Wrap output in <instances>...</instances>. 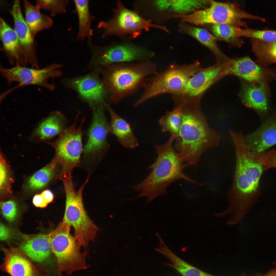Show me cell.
Wrapping results in <instances>:
<instances>
[{"instance_id":"cell-11","label":"cell","mask_w":276,"mask_h":276,"mask_svg":"<svg viewBox=\"0 0 276 276\" xmlns=\"http://www.w3.org/2000/svg\"><path fill=\"white\" fill-rule=\"evenodd\" d=\"M61 64L53 63L42 68L15 65L10 68L1 67L2 76L10 85L14 83L18 84L14 89L29 85H35L50 91L54 90L55 85L49 80L59 78L62 73L60 70Z\"/></svg>"},{"instance_id":"cell-39","label":"cell","mask_w":276,"mask_h":276,"mask_svg":"<svg viewBox=\"0 0 276 276\" xmlns=\"http://www.w3.org/2000/svg\"><path fill=\"white\" fill-rule=\"evenodd\" d=\"M0 239L2 241H5L9 239L10 236V229L3 223L0 225Z\"/></svg>"},{"instance_id":"cell-10","label":"cell","mask_w":276,"mask_h":276,"mask_svg":"<svg viewBox=\"0 0 276 276\" xmlns=\"http://www.w3.org/2000/svg\"><path fill=\"white\" fill-rule=\"evenodd\" d=\"M125 39L99 46L89 43L92 52L90 65L102 67L113 63L151 60L155 53L145 47Z\"/></svg>"},{"instance_id":"cell-34","label":"cell","mask_w":276,"mask_h":276,"mask_svg":"<svg viewBox=\"0 0 276 276\" xmlns=\"http://www.w3.org/2000/svg\"><path fill=\"white\" fill-rule=\"evenodd\" d=\"M68 0H38L36 1V6L40 9L48 11L52 16L66 12Z\"/></svg>"},{"instance_id":"cell-8","label":"cell","mask_w":276,"mask_h":276,"mask_svg":"<svg viewBox=\"0 0 276 276\" xmlns=\"http://www.w3.org/2000/svg\"><path fill=\"white\" fill-rule=\"evenodd\" d=\"M112 10V18L108 20L100 21L98 25V28L103 30L102 38L113 35L121 40H131L137 38L143 31L147 32L152 28L169 31L165 26L145 19L134 10L128 9L120 1H117L116 7Z\"/></svg>"},{"instance_id":"cell-24","label":"cell","mask_w":276,"mask_h":276,"mask_svg":"<svg viewBox=\"0 0 276 276\" xmlns=\"http://www.w3.org/2000/svg\"><path fill=\"white\" fill-rule=\"evenodd\" d=\"M25 13V21L34 39L37 34L52 26L53 22L48 16L41 14L40 9L32 5L27 0L23 1Z\"/></svg>"},{"instance_id":"cell-3","label":"cell","mask_w":276,"mask_h":276,"mask_svg":"<svg viewBox=\"0 0 276 276\" xmlns=\"http://www.w3.org/2000/svg\"><path fill=\"white\" fill-rule=\"evenodd\" d=\"M175 139V136L171 135L165 143L155 145L158 156L155 163L149 167L151 169V172L141 182L131 187L140 192L135 198L145 197L148 203L164 194L171 183L179 179L201 185L184 174L183 170L188 166L173 148L172 144Z\"/></svg>"},{"instance_id":"cell-17","label":"cell","mask_w":276,"mask_h":276,"mask_svg":"<svg viewBox=\"0 0 276 276\" xmlns=\"http://www.w3.org/2000/svg\"><path fill=\"white\" fill-rule=\"evenodd\" d=\"M67 120L61 112L55 111L43 119L30 135V141L35 143H49L67 127Z\"/></svg>"},{"instance_id":"cell-40","label":"cell","mask_w":276,"mask_h":276,"mask_svg":"<svg viewBox=\"0 0 276 276\" xmlns=\"http://www.w3.org/2000/svg\"><path fill=\"white\" fill-rule=\"evenodd\" d=\"M41 194L46 202L48 204L51 202L54 199L53 195L52 192L49 190H46L43 191Z\"/></svg>"},{"instance_id":"cell-4","label":"cell","mask_w":276,"mask_h":276,"mask_svg":"<svg viewBox=\"0 0 276 276\" xmlns=\"http://www.w3.org/2000/svg\"><path fill=\"white\" fill-rule=\"evenodd\" d=\"M98 70L110 102L115 104L143 88L148 77L157 73L156 65L151 60L113 63Z\"/></svg>"},{"instance_id":"cell-33","label":"cell","mask_w":276,"mask_h":276,"mask_svg":"<svg viewBox=\"0 0 276 276\" xmlns=\"http://www.w3.org/2000/svg\"><path fill=\"white\" fill-rule=\"evenodd\" d=\"M211 0H170V8L178 14H187L207 8Z\"/></svg>"},{"instance_id":"cell-32","label":"cell","mask_w":276,"mask_h":276,"mask_svg":"<svg viewBox=\"0 0 276 276\" xmlns=\"http://www.w3.org/2000/svg\"><path fill=\"white\" fill-rule=\"evenodd\" d=\"M182 120L181 107L174 108L173 110L167 111L158 121L162 132H168L175 138L178 135Z\"/></svg>"},{"instance_id":"cell-22","label":"cell","mask_w":276,"mask_h":276,"mask_svg":"<svg viewBox=\"0 0 276 276\" xmlns=\"http://www.w3.org/2000/svg\"><path fill=\"white\" fill-rule=\"evenodd\" d=\"M157 236L159 244L155 250L168 258L171 262V263H165L166 265L174 268L182 276H216L203 271L183 260L170 249L159 234Z\"/></svg>"},{"instance_id":"cell-9","label":"cell","mask_w":276,"mask_h":276,"mask_svg":"<svg viewBox=\"0 0 276 276\" xmlns=\"http://www.w3.org/2000/svg\"><path fill=\"white\" fill-rule=\"evenodd\" d=\"M176 18L181 22L198 26L207 24H226L240 27H247L244 19H249L265 22V19L252 14L241 9L235 3H222L211 0L207 8L192 13L176 15Z\"/></svg>"},{"instance_id":"cell-28","label":"cell","mask_w":276,"mask_h":276,"mask_svg":"<svg viewBox=\"0 0 276 276\" xmlns=\"http://www.w3.org/2000/svg\"><path fill=\"white\" fill-rule=\"evenodd\" d=\"M212 30L217 38L236 45L239 46L242 44L240 37H246V29H242L228 24L213 25Z\"/></svg>"},{"instance_id":"cell-30","label":"cell","mask_w":276,"mask_h":276,"mask_svg":"<svg viewBox=\"0 0 276 276\" xmlns=\"http://www.w3.org/2000/svg\"><path fill=\"white\" fill-rule=\"evenodd\" d=\"M252 50L262 63H276V42H266L251 39Z\"/></svg>"},{"instance_id":"cell-37","label":"cell","mask_w":276,"mask_h":276,"mask_svg":"<svg viewBox=\"0 0 276 276\" xmlns=\"http://www.w3.org/2000/svg\"><path fill=\"white\" fill-rule=\"evenodd\" d=\"M2 155H0V188L3 190L6 186L8 179V172L7 166Z\"/></svg>"},{"instance_id":"cell-38","label":"cell","mask_w":276,"mask_h":276,"mask_svg":"<svg viewBox=\"0 0 276 276\" xmlns=\"http://www.w3.org/2000/svg\"><path fill=\"white\" fill-rule=\"evenodd\" d=\"M33 203L34 205L38 208H45L48 204L45 201L41 194L35 195L33 199Z\"/></svg>"},{"instance_id":"cell-26","label":"cell","mask_w":276,"mask_h":276,"mask_svg":"<svg viewBox=\"0 0 276 276\" xmlns=\"http://www.w3.org/2000/svg\"><path fill=\"white\" fill-rule=\"evenodd\" d=\"M264 89L249 84L243 86L240 96L243 104L261 113L268 110V105Z\"/></svg>"},{"instance_id":"cell-5","label":"cell","mask_w":276,"mask_h":276,"mask_svg":"<svg viewBox=\"0 0 276 276\" xmlns=\"http://www.w3.org/2000/svg\"><path fill=\"white\" fill-rule=\"evenodd\" d=\"M65 189L66 206L63 220L70 226L73 227L74 237L79 245L86 248L90 241L96 237L99 229L89 217L84 208L82 199L87 180L79 190L74 189L71 173L62 178Z\"/></svg>"},{"instance_id":"cell-25","label":"cell","mask_w":276,"mask_h":276,"mask_svg":"<svg viewBox=\"0 0 276 276\" xmlns=\"http://www.w3.org/2000/svg\"><path fill=\"white\" fill-rule=\"evenodd\" d=\"M181 32L196 39L208 48L219 58L225 57L218 48L214 37L206 29L185 22H180L178 25Z\"/></svg>"},{"instance_id":"cell-19","label":"cell","mask_w":276,"mask_h":276,"mask_svg":"<svg viewBox=\"0 0 276 276\" xmlns=\"http://www.w3.org/2000/svg\"><path fill=\"white\" fill-rule=\"evenodd\" d=\"M246 145L252 151L257 153L265 150L276 144V112L258 129L243 136Z\"/></svg>"},{"instance_id":"cell-18","label":"cell","mask_w":276,"mask_h":276,"mask_svg":"<svg viewBox=\"0 0 276 276\" xmlns=\"http://www.w3.org/2000/svg\"><path fill=\"white\" fill-rule=\"evenodd\" d=\"M0 37L3 45L2 50L9 63L13 66H26L25 54L15 30L1 17Z\"/></svg>"},{"instance_id":"cell-31","label":"cell","mask_w":276,"mask_h":276,"mask_svg":"<svg viewBox=\"0 0 276 276\" xmlns=\"http://www.w3.org/2000/svg\"><path fill=\"white\" fill-rule=\"evenodd\" d=\"M53 162L38 170L29 179L27 187L30 190H35L44 187L54 176L56 162Z\"/></svg>"},{"instance_id":"cell-13","label":"cell","mask_w":276,"mask_h":276,"mask_svg":"<svg viewBox=\"0 0 276 276\" xmlns=\"http://www.w3.org/2000/svg\"><path fill=\"white\" fill-rule=\"evenodd\" d=\"M98 71L86 75L63 80L65 86L76 91L92 108L99 106L106 108L110 102L108 92Z\"/></svg>"},{"instance_id":"cell-7","label":"cell","mask_w":276,"mask_h":276,"mask_svg":"<svg viewBox=\"0 0 276 276\" xmlns=\"http://www.w3.org/2000/svg\"><path fill=\"white\" fill-rule=\"evenodd\" d=\"M70 227L62 220L50 233L51 250L56 261L58 276L63 273L71 275L86 270L89 266L86 261V252L81 251V247L70 233Z\"/></svg>"},{"instance_id":"cell-1","label":"cell","mask_w":276,"mask_h":276,"mask_svg":"<svg viewBox=\"0 0 276 276\" xmlns=\"http://www.w3.org/2000/svg\"><path fill=\"white\" fill-rule=\"evenodd\" d=\"M232 139L235 149L236 169L228 194L229 206L223 214L238 222L248 213L255 199L264 171L263 154L252 151L242 134H235Z\"/></svg>"},{"instance_id":"cell-23","label":"cell","mask_w":276,"mask_h":276,"mask_svg":"<svg viewBox=\"0 0 276 276\" xmlns=\"http://www.w3.org/2000/svg\"><path fill=\"white\" fill-rule=\"evenodd\" d=\"M20 247L33 261L42 262L49 257L51 251L50 234L39 235L27 239Z\"/></svg>"},{"instance_id":"cell-29","label":"cell","mask_w":276,"mask_h":276,"mask_svg":"<svg viewBox=\"0 0 276 276\" xmlns=\"http://www.w3.org/2000/svg\"><path fill=\"white\" fill-rule=\"evenodd\" d=\"M4 268L11 276H33L30 262L23 256L16 253L10 254L6 260Z\"/></svg>"},{"instance_id":"cell-27","label":"cell","mask_w":276,"mask_h":276,"mask_svg":"<svg viewBox=\"0 0 276 276\" xmlns=\"http://www.w3.org/2000/svg\"><path fill=\"white\" fill-rule=\"evenodd\" d=\"M73 2L78 20L77 39L82 41L87 38L90 41L93 32L91 28L92 18L89 10V1L75 0Z\"/></svg>"},{"instance_id":"cell-12","label":"cell","mask_w":276,"mask_h":276,"mask_svg":"<svg viewBox=\"0 0 276 276\" xmlns=\"http://www.w3.org/2000/svg\"><path fill=\"white\" fill-rule=\"evenodd\" d=\"M77 119L67 127L57 138L48 144L54 148L55 160L62 166V177L71 173L79 163L82 151V122L78 127Z\"/></svg>"},{"instance_id":"cell-20","label":"cell","mask_w":276,"mask_h":276,"mask_svg":"<svg viewBox=\"0 0 276 276\" xmlns=\"http://www.w3.org/2000/svg\"><path fill=\"white\" fill-rule=\"evenodd\" d=\"M228 70L230 73L247 81L259 83L263 88L265 82V71L249 57L246 56L231 61Z\"/></svg>"},{"instance_id":"cell-41","label":"cell","mask_w":276,"mask_h":276,"mask_svg":"<svg viewBox=\"0 0 276 276\" xmlns=\"http://www.w3.org/2000/svg\"><path fill=\"white\" fill-rule=\"evenodd\" d=\"M242 276H245V274H243ZM256 276H276V268L270 270L266 274L263 275H258Z\"/></svg>"},{"instance_id":"cell-35","label":"cell","mask_w":276,"mask_h":276,"mask_svg":"<svg viewBox=\"0 0 276 276\" xmlns=\"http://www.w3.org/2000/svg\"><path fill=\"white\" fill-rule=\"evenodd\" d=\"M0 206L3 216L8 221L12 222L15 220L18 211L17 204L14 201L9 200L2 202Z\"/></svg>"},{"instance_id":"cell-6","label":"cell","mask_w":276,"mask_h":276,"mask_svg":"<svg viewBox=\"0 0 276 276\" xmlns=\"http://www.w3.org/2000/svg\"><path fill=\"white\" fill-rule=\"evenodd\" d=\"M201 68L197 61L187 65L174 63L163 71L147 78L143 92L134 106L163 94L169 93L173 95L180 93L190 78Z\"/></svg>"},{"instance_id":"cell-14","label":"cell","mask_w":276,"mask_h":276,"mask_svg":"<svg viewBox=\"0 0 276 276\" xmlns=\"http://www.w3.org/2000/svg\"><path fill=\"white\" fill-rule=\"evenodd\" d=\"M222 70L219 66L201 68L190 78L182 91L172 95L174 105L200 104L202 96L220 75Z\"/></svg>"},{"instance_id":"cell-15","label":"cell","mask_w":276,"mask_h":276,"mask_svg":"<svg viewBox=\"0 0 276 276\" xmlns=\"http://www.w3.org/2000/svg\"><path fill=\"white\" fill-rule=\"evenodd\" d=\"M106 108L99 107L92 109L93 118L88 132V138L83 151L85 155H94L105 152L109 145L107 136L109 124L105 114Z\"/></svg>"},{"instance_id":"cell-21","label":"cell","mask_w":276,"mask_h":276,"mask_svg":"<svg viewBox=\"0 0 276 276\" xmlns=\"http://www.w3.org/2000/svg\"><path fill=\"white\" fill-rule=\"evenodd\" d=\"M111 117L109 131L114 135L124 147L133 148L137 147L138 142L129 123L119 116L109 105L107 107Z\"/></svg>"},{"instance_id":"cell-2","label":"cell","mask_w":276,"mask_h":276,"mask_svg":"<svg viewBox=\"0 0 276 276\" xmlns=\"http://www.w3.org/2000/svg\"><path fill=\"white\" fill-rule=\"evenodd\" d=\"M180 107L181 122L175 147L188 166L195 167L204 152L217 146L220 136L208 124L200 105Z\"/></svg>"},{"instance_id":"cell-16","label":"cell","mask_w":276,"mask_h":276,"mask_svg":"<svg viewBox=\"0 0 276 276\" xmlns=\"http://www.w3.org/2000/svg\"><path fill=\"white\" fill-rule=\"evenodd\" d=\"M20 1L13 2L10 12L13 18L14 29L24 51L27 65L31 67L40 68L34 39L24 19Z\"/></svg>"},{"instance_id":"cell-36","label":"cell","mask_w":276,"mask_h":276,"mask_svg":"<svg viewBox=\"0 0 276 276\" xmlns=\"http://www.w3.org/2000/svg\"><path fill=\"white\" fill-rule=\"evenodd\" d=\"M263 171L276 168V150L273 149L266 153H263Z\"/></svg>"}]
</instances>
